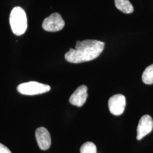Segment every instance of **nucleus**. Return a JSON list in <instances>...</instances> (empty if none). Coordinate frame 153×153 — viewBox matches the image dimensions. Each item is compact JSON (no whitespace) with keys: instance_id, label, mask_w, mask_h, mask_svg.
<instances>
[{"instance_id":"nucleus-2","label":"nucleus","mask_w":153,"mask_h":153,"mask_svg":"<svg viewBox=\"0 0 153 153\" xmlns=\"http://www.w3.org/2000/svg\"><path fill=\"white\" fill-rule=\"evenodd\" d=\"M10 25L11 30L15 35L20 36L26 32L27 28V19L25 10L16 6L11 10L10 15Z\"/></svg>"},{"instance_id":"nucleus-11","label":"nucleus","mask_w":153,"mask_h":153,"mask_svg":"<svg viewBox=\"0 0 153 153\" xmlns=\"http://www.w3.org/2000/svg\"><path fill=\"white\" fill-rule=\"evenodd\" d=\"M81 153H97L96 145L91 142H86L83 143L80 149Z\"/></svg>"},{"instance_id":"nucleus-12","label":"nucleus","mask_w":153,"mask_h":153,"mask_svg":"<svg viewBox=\"0 0 153 153\" xmlns=\"http://www.w3.org/2000/svg\"><path fill=\"white\" fill-rule=\"evenodd\" d=\"M0 153H11V152L4 145L0 143Z\"/></svg>"},{"instance_id":"nucleus-6","label":"nucleus","mask_w":153,"mask_h":153,"mask_svg":"<svg viewBox=\"0 0 153 153\" xmlns=\"http://www.w3.org/2000/svg\"><path fill=\"white\" fill-rule=\"evenodd\" d=\"M153 128V120L149 115H143L140 119L137 129V139L141 140L150 133Z\"/></svg>"},{"instance_id":"nucleus-8","label":"nucleus","mask_w":153,"mask_h":153,"mask_svg":"<svg viewBox=\"0 0 153 153\" xmlns=\"http://www.w3.org/2000/svg\"><path fill=\"white\" fill-rule=\"evenodd\" d=\"M88 98V87L85 85L79 86L72 94L69 102L71 104L77 107H82L85 103Z\"/></svg>"},{"instance_id":"nucleus-5","label":"nucleus","mask_w":153,"mask_h":153,"mask_svg":"<svg viewBox=\"0 0 153 153\" xmlns=\"http://www.w3.org/2000/svg\"><path fill=\"white\" fill-rule=\"evenodd\" d=\"M126 105V97L122 94H116L109 99L108 108L110 112L112 115H121L124 111Z\"/></svg>"},{"instance_id":"nucleus-4","label":"nucleus","mask_w":153,"mask_h":153,"mask_svg":"<svg viewBox=\"0 0 153 153\" xmlns=\"http://www.w3.org/2000/svg\"><path fill=\"white\" fill-rule=\"evenodd\" d=\"M65 26V22L60 14L54 13L46 18L42 23L44 30L49 32H56L61 30Z\"/></svg>"},{"instance_id":"nucleus-3","label":"nucleus","mask_w":153,"mask_h":153,"mask_svg":"<svg viewBox=\"0 0 153 153\" xmlns=\"http://www.w3.org/2000/svg\"><path fill=\"white\" fill-rule=\"evenodd\" d=\"M51 90L48 85L35 81L25 82L17 86V91L23 95H34L47 93Z\"/></svg>"},{"instance_id":"nucleus-7","label":"nucleus","mask_w":153,"mask_h":153,"mask_svg":"<svg viewBox=\"0 0 153 153\" xmlns=\"http://www.w3.org/2000/svg\"><path fill=\"white\" fill-rule=\"evenodd\" d=\"M35 137L39 148L48 150L51 145V138L48 131L44 127H39L35 131Z\"/></svg>"},{"instance_id":"nucleus-1","label":"nucleus","mask_w":153,"mask_h":153,"mask_svg":"<svg viewBox=\"0 0 153 153\" xmlns=\"http://www.w3.org/2000/svg\"><path fill=\"white\" fill-rule=\"evenodd\" d=\"M105 43L97 40L76 41L75 49L71 48L66 53L65 59L71 63L78 64L93 60L104 49Z\"/></svg>"},{"instance_id":"nucleus-10","label":"nucleus","mask_w":153,"mask_h":153,"mask_svg":"<svg viewBox=\"0 0 153 153\" xmlns=\"http://www.w3.org/2000/svg\"><path fill=\"white\" fill-rule=\"evenodd\" d=\"M142 79L145 84H153V64L145 69L142 74Z\"/></svg>"},{"instance_id":"nucleus-9","label":"nucleus","mask_w":153,"mask_h":153,"mask_svg":"<svg viewBox=\"0 0 153 153\" xmlns=\"http://www.w3.org/2000/svg\"><path fill=\"white\" fill-rule=\"evenodd\" d=\"M115 4L117 9L125 14H131L134 10L129 0H115Z\"/></svg>"}]
</instances>
